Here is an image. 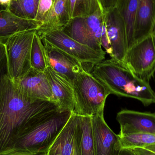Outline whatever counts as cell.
<instances>
[{
    "label": "cell",
    "instance_id": "cell-1",
    "mask_svg": "<svg viewBox=\"0 0 155 155\" xmlns=\"http://www.w3.org/2000/svg\"><path fill=\"white\" fill-rule=\"evenodd\" d=\"M60 109L53 101H31L15 89L7 71L0 84V155L9 153L21 134L45 116Z\"/></svg>",
    "mask_w": 155,
    "mask_h": 155
},
{
    "label": "cell",
    "instance_id": "cell-2",
    "mask_svg": "<svg viewBox=\"0 0 155 155\" xmlns=\"http://www.w3.org/2000/svg\"><path fill=\"white\" fill-rule=\"evenodd\" d=\"M91 74L110 94L137 99L145 106L154 103L155 92L149 83L138 78L122 62L113 58L104 60L94 65Z\"/></svg>",
    "mask_w": 155,
    "mask_h": 155
},
{
    "label": "cell",
    "instance_id": "cell-3",
    "mask_svg": "<svg viewBox=\"0 0 155 155\" xmlns=\"http://www.w3.org/2000/svg\"><path fill=\"white\" fill-rule=\"evenodd\" d=\"M72 113L59 109L45 116L20 135L9 153L47 154Z\"/></svg>",
    "mask_w": 155,
    "mask_h": 155
},
{
    "label": "cell",
    "instance_id": "cell-4",
    "mask_svg": "<svg viewBox=\"0 0 155 155\" xmlns=\"http://www.w3.org/2000/svg\"><path fill=\"white\" fill-rule=\"evenodd\" d=\"M73 87L74 113L89 117L104 113L106 100L110 93L91 73L84 70L78 74L74 80Z\"/></svg>",
    "mask_w": 155,
    "mask_h": 155
},
{
    "label": "cell",
    "instance_id": "cell-5",
    "mask_svg": "<svg viewBox=\"0 0 155 155\" xmlns=\"http://www.w3.org/2000/svg\"><path fill=\"white\" fill-rule=\"evenodd\" d=\"M36 30L16 34L4 44L6 47L7 73L14 81L25 75L31 68L32 43Z\"/></svg>",
    "mask_w": 155,
    "mask_h": 155
},
{
    "label": "cell",
    "instance_id": "cell-6",
    "mask_svg": "<svg viewBox=\"0 0 155 155\" xmlns=\"http://www.w3.org/2000/svg\"><path fill=\"white\" fill-rule=\"evenodd\" d=\"M41 39H44L58 49L65 52L80 61L83 65L95 64L105 59L106 53L93 50L90 47L78 42L68 36L60 29L37 30Z\"/></svg>",
    "mask_w": 155,
    "mask_h": 155
},
{
    "label": "cell",
    "instance_id": "cell-7",
    "mask_svg": "<svg viewBox=\"0 0 155 155\" xmlns=\"http://www.w3.org/2000/svg\"><path fill=\"white\" fill-rule=\"evenodd\" d=\"M123 63L138 78L149 83L155 73V40L153 35L127 50Z\"/></svg>",
    "mask_w": 155,
    "mask_h": 155
},
{
    "label": "cell",
    "instance_id": "cell-8",
    "mask_svg": "<svg viewBox=\"0 0 155 155\" xmlns=\"http://www.w3.org/2000/svg\"><path fill=\"white\" fill-rule=\"evenodd\" d=\"M12 81L17 93L27 100L56 103L45 72L36 71L31 67L23 77Z\"/></svg>",
    "mask_w": 155,
    "mask_h": 155
},
{
    "label": "cell",
    "instance_id": "cell-9",
    "mask_svg": "<svg viewBox=\"0 0 155 155\" xmlns=\"http://www.w3.org/2000/svg\"><path fill=\"white\" fill-rule=\"evenodd\" d=\"M104 114L91 117L95 155H117L121 150L120 137L107 125Z\"/></svg>",
    "mask_w": 155,
    "mask_h": 155
},
{
    "label": "cell",
    "instance_id": "cell-10",
    "mask_svg": "<svg viewBox=\"0 0 155 155\" xmlns=\"http://www.w3.org/2000/svg\"><path fill=\"white\" fill-rule=\"evenodd\" d=\"M41 40L46 51L48 65L73 85L75 76L85 70L83 64L74 57L54 46L46 40Z\"/></svg>",
    "mask_w": 155,
    "mask_h": 155
},
{
    "label": "cell",
    "instance_id": "cell-11",
    "mask_svg": "<svg viewBox=\"0 0 155 155\" xmlns=\"http://www.w3.org/2000/svg\"><path fill=\"white\" fill-rule=\"evenodd\" d=\"M105 14V24L113 50L112 58L123 62L127 51L124 21L115 6Z\"/></svg>",
    "mask_w": 155,
    "mask_h": 155
},
{
    "label": "cell",
    "instance_id": "cell-12",
    "mask_svg": "<svg viewBox=\"0 0 155 155\" xmlns=\"http://www.w3.org/2000/svg\"><path fill=\"white\" fill-rule=\"evenodd\" d=\"M120 126L119 136L145 133L155 135V114L123 109L117 115Z\"/></svg>",
    "mask_w": 155,
    "mask_h": 155
},
{
    "label": "cell",
    "instance_id": "cell-13",
    "mask_svg": "<svg viewBox=\"0 0 155 155\" xmlns=\"http://www.w3.org/2000/svg\"><path fill=\"white\" fill-rule=\"evenodd\" d=\"M45 73L59 108L73 112L74 100L73 85L50 66H48Z\"/></svg>",
    "mask_w": 155,
    "mask_h": 155
},
{
    "label": "cell",
    "instance_id": "cell-14",
    "mask_svg": "<svg viewBox=\"0 0 155 155\" xmlns=\"http://www.w3.org/2000/svg\"><path fill=\"white\" fill-rule=\"evenodd\" d=\"M155 25V0H139L134 26V45L152 35Z\"/></svg>",
    "mask_w": 155,
    "mask_h": 155
},
{
    "label": "cell",
    "instance_id": "cell-15",
    "mask_svg": "<svg viewBox=\"0 0 155 155\" xmlns=\"http://www.w3.org/2000/svg\"><path fill=\"white\" fill-rule=\"evenodd\" d=\"M42 23L36 20L22 19L8 10L0 12V44H4L13 35L25 31L38 30Z\"/></svg>",
    "mask_w": 155,
    "mask_h": 155
},
{
    "label": "cell",
    "instance_id": "cell-16",
    "mask_svg": "<svg viewBox=\"0 0 155 155\" xmlns=\"http://www.w3.org/2000/svg\"><path fill=\"white\" fill-rule=\"evenodd\" d=\"M78 115L73 112L47 153V155H75L74 134Z\"/></svg>",
    "mask_w": 155,
    "mask_h": 155
},
{
    "label": "cell",
    "instance_id": "cell-17",
    "mask_svg": "<svg viewBox=\"0 0 155 155\" xmlns=\"http://www.w3.org/2000/svg\"><path fill=\"white\" fill-rule=\"evenodd\" d=\"M74 143L75 155H95L91 117L78 115Z\"/></svg>",
    "mask_w": 155,
    "mask_h": 155
},
{
    "label": "cell",
    "instance_id": "cell-18",
    "mask_svg": "<svg viewBox=\"0 0 155 155\" xmlns=\"http://www.w3.org/2000/svg\"><path fill=\"white\" fill-rule=\"evenodd\" d=\"M138 2L139 0H117L115 5L125 24L127 50L134 45V26Z\"/></svg>",
    "mask_w": 155,
    "mask_h": 155
},
{
    "label": "cell",
    "instance_id": "cell-19",
    "mask_svg": "<svg viewBox=\"0 0 155 155\" xmlns=\"http://www.w3.org/2000/svg\"><path fill=\"white\" fill-rule=\"evenodd\" d=\"M105 16V12L99 9L92 15L84 17L92 49L97 51H104L100 44V39L104 25Z\"/></svg>",
    "mask_w": 155,
    "mask_h": 155
},
{
    "label": "cell",
    "instance_id": "cell-20",
    "mask_svg": "<svg viewBox=\"0 0 155 155\" xmlns=\"http://www.w3.org/2000/svg\"><path fill=\"white\" fill-rule=\"evenodd\" d=\"M70 20L68 0H55L48 20L39 29L62 30L69 23Z\"/></svg>",
    "mask_w": 155,
    "mask_h": 155
},
{
    "label": "cell",
    "instance_id": "cell-21",
    "mask_svg": "<svg viewBox=\"0 0 155 155\" xmlns=\"http://www.w3.org/2000/svg\"><path fill=\"white\" fill-rule=\"evenodd\" d=\"M62 30L72 39L92 49L84 17L71 19Z\"/></svg>",
    "mask_w": 155,
    "mask_h": 155
},
{
    "label": "cell",
    "instance_id": "cell-22",
    "mask_svg": "<svg viewBox=\"0 0 155 155\" xmlns=\"http://www.w3.org/2000/svg\"><path fill=\"white\" fill-rule=\"evenodd\" d=\"M40 0H12L7 10L22 19L35 20Z\"/></svg>",
    "mask_w": 155,
    "mask_h": 155
},
{
    "label": "cell",
    "instance_id": "cell-23",
    "mask_svg": "<svg viewBox=\"0 0 155 155\" xmlns=\"http://www.w3.org/2000/svg\"><path fill=\"white\" fill-rule=\"evenodd\" d=\"M68 7L71 19L86 17L102 9L98 0H68Z\"/></svg>",
    "mask_w": 155,
    "mask_h": 155
},
{
    "label": "cell",
    "instance_id": "cell-24",
    "mask_svg": "<svg viewBox=\"0 0 155 155\" xmlns=\"http://www.w3.org/2000/svg\"><path fill=\"white\" fill-rule=\"evenodd\" d=\"M31 63L33 69L39 71L45 72L49 66L45 48L37 32L32 43Z\"/></svg>",
    "mask_w": 155,
    "mask_h": 155
},
{
    "label": "cell",
    "instance_id": "cell-25",
    "mask_svg": "<svg viewBox=\"0 0 155 155\" xmlns=\"http://www.w3.org/2000/svg\"><path fill=\"white\" fill-rule=\"evenodd\" d=\"M119 137L121 149L145 148L155 144V135L151 134L138 133L121 136Z\"/></svg>",
    "mask_w": 155,
    "mask_h": 155
},
{
    "label": "cell",
    "instance_id": "cell-26",
    "mask_svg": "<svg viewBox=\"0 0 155 155\" xmlns=\"http://www.w3.org/2000/svg\"><path fill=\"white\" fill-rule=\"evenodd\" d=\"M54 2L55 0H40L35 20L44 24L51 15Z\"/></svg>",
    "mask_w": 155,
    "mask_h": 155
},
{
    "label": "cell",
    "instance_id": "cell-27",
    "mask_svg": "<svg viewBox=\"0 0 155 155\" xmlns=\"http://www.w3.org/2000/svg\"><path fill=\"white\" fill-rule=\"evenodd\" d=\"M100 44L101 46H103L104 49L105 50L106 52L110 55L111 58H112L113 56V50H112V46L107 35L105 24L102 31V35H101Z\"/></svg>",
    "mask_w": 155,
    "mask_h": 155
},
{
    "label": "cell",
    "instance_id": "cell-28",
    "mask_svg": "<svg viewBox=\"0 0 155 155\" xmlns=\"http://www.w3.org/2000/svg\"><path fill=\"white\" fill-rule=\"evenodd\" d=\"M102 10L104 12H107L114 7L117 0H98Z\"/></svg>",
    "mask_w": 155,
    "mask_h": 155
},
{
    "label": "cell",
    "instance_id": "cell-29",
    "mask_svg": "<svg viewBox=\"0 0 155 155\" xmlns=\"http://www.w3.org/2000/svg\"><path fill=\"white\" fill-rule=\"evenodd\" d=\"M131 149L136 155H155V153L145 148H136Z\"/></svg>",
    "mask_w": 155,
    "mask_h": 155
},
{
    "label": "cell",
    "instance_id": "cell-30",
    "mask_svg": "<svg viewBox=\"0 0 155 155\" xmlns=\"http://www.w3.org/2000/svg\"><path fill=\"white\" fill-rule=\"evenodd\" d=\"M6 71H7V59L6 57L5 59L0 63V84H1L2 77Z\"/></svg>",
    "mask_w": 155,
    "mask_h": 155
},
{
    "label": "cell",
    "instance_id": "cell-31",
    "mask_svg": "<svg viewBox=\"0 0 155 155\" xmlns=\"http://www.w3.org/2000/svg\"><path fill=\"white\" fill-rule=\"evenodd\" d=\"M6 56V47L4 44H0V63Z\"/></svg>",
    "mask_w": 155,
    "mask_h": 155
},
{
    "label": "cell",
    "instance_id": "cell-32",
    "mask_svg": "<svg viewBox=\"0 0 155 155\" xmlns=\"http://www.w3.org/2000/svg\"><path fill=\"white\" fill-rule=\"evenodd\" d=\"M2 155H47L45 153H20V152H11Z\"/></svg>",
    "mask_w": 155,
    "mask_h": 155
},
{
    "label": "cell",
    "instance_id": "cell-33",
    "mask_svg": "<svg viewBox=\"0 0 155 155\" xmlns=\"http://www.w3.org/2000/svg\"><path fill=\"white\" fill-rule=\"evenodd\" d=\"M117 155H136L132 149L124 148L122 149Z\"/></svg>",
    "mask_w": 155,
    "mask_h": 155
},
{
    "label": "cell",
    "instance_id": "cell-34",
    "mask_svg": "<svg viewBox=\"0 0 155 155\" xmlns=\"http://www.w3.org/2000/svg\"><path fill=\"white\" fill-rule=\"evenodd\" d=\"M12 0H0V4L8 8Z\"/></svg>",
    "mask_w": 155,
    "mask_h": 155
},
{
    "label": "cell",
    "instance_id": "cell-35",
    "mask_svg": "<svg viewBox=\"0 0 155 155\" xmlns=\"http://www.w3.org/2000/svg\"><path fill=\"white\" fill-rule=\"evenodd\" d=\"M145 149H147V150L151 151V152H153V153H155V144L152 145L147 147Z\"/></svg>",
    "mask_w": 155,
    "mask_h": 155
},
{
    "label": "cell",
    "instance_id": "cell-36",
    "mask_svg": "<svg viewBox=\"0 0 155 155\" xmlns=\"http://www.w3.org/2000/svg\"><path fill=\"white\" fill-rule=\"evenodd\" d=\"M7 7L2 5L0 4V12L2 11H4V10H7Z\"/></svg>",
    "mask_w": 155,
    "mask_h": 155
},
{
    "label": "cell",
    "instance_id": "cell-37",
    "mask_svg": "<svg viewBox=\"0 0 155 155\" xmlns=\"http://www.w3.org/2000/svg\"><path fill=\"white\" fill-rule=\"evenodd\" d=\"M152 35H153V36L155 40V25L153 31V34H152Z\"/></svg>",
    "mask_w": 155,
    "mask_h": 155
},
{
    "label": "cell",
    "instance_id": "cell-38",
    "mask_svg": "<svg viewBox=\"0 0 155 155\" xmlns=\"http://www.w3.org/2000/svg\"><path fill=\"white\" fill-rule=\"evenodd\" d=\"M154 103H155V99H154Z\"/></svg>",
    "mask_w": 155,
    "mask_h": 155
}]
</instances>
